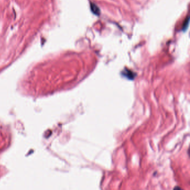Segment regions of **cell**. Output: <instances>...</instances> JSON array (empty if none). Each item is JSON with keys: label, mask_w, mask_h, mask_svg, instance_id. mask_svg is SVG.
<instances>
[{"label": "cell", "mask_w": 190, "mask_h": 190, "mask_svg": "<svg viewBox=\"0 0 190 190\" xmlns=\"http://www.w3.org/2000/svg\"><path fill=\"white\" fill-rule=\"evenodd\" d=\"M90 9L94 13L95 15H99L100 14V10L99 9V7L93 3H91L90 4Z\"/></svg>", "instance_id": "1"}, {"label": "cell", "mask_w": 190, "mask_h": 190, "mask_svg": "<svg viewBox=\"0 0 190 190\" xmlns=\"http://www.w3.org/2000/svg\"><path fill=\"white\" fill-rule=\"evenodd\" d=\"M188 22H189V17H187V18L186 19L185 21L184 22V23L183 25V31H185V30H186L187 28H188Z\"/></svg>", "instance_id": "2"}]
</instances>
